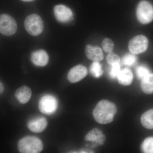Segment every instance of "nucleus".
Segmentation results:
<instances>
[{"label": "nucleus", "mask_w": 153, "mask_h": 153, "mask_svg": "<svg viewBox=\"0 0 153 153\" xmlns=\"http://www.w3.org/2000/svg\"><path fill=\"white\" fill-rule=\"evenodd\" d=\"M117 107L112 102L106 100H101L94 109L93 115L99 123L105 124L113 120L117 112Z\"/></svg>", "instance_id": "obj_1"}, {"label": "nucleus", "mask_w": 153, "mask_h": 153, "mask_svg": "<svg viewBox=\"0 0 153 153\" xmlns=\"http://www.w3.org/2000/svg\"><path fill=\"white\" fill-rule=\"evenodd\" d=\"M44 146L37 137L28 136L21 139L18 142L19 152L22 153H38L43 150Z\"/></svg>", "instance_id": "obj_2"}, {"label": "nucleus", "mask_w": 153, "mask_h": 153, "mask_svg": "<svg viewBox=\"0 0 153 153\" xmlns=\"http://www.w3.org/2000/svg\"><path fill=\"white\" fill-rule=\"evenodd\" d=\"M25 27L30 35L38 36L40 35L44 30V23L40 16L37 14H32L25 19Z\"/></svg>", "instance_id": "obj_3"}, {"label": "nucleus", "mask_w": 153, "mask_h": 153, "mask_svg": "<svg viewBox=\"0 0 153 153\" xmlns=\"http://www.w3.org/2000/svg\"><path fill=\"white\" fill-rule=\"evenodd\" d=\"M136 15L138 20L141 24L150 23L153 20V6L147 1H142L137 7Z\"/></svg>", "instance_id": "obj_4"}, {"label": "nucleus", "mask_w": 153, "mask_h": 153, "mask_svg": "<svg viewBox=\"0 0 153 153\" xmlns=\"http://www.w3.org/2000/svg\"><path fill=\"white\" fill-rule=\"evenodd\" d=\"M58 107L57 98L51 94H47L41 97L38 103L39 110L42 113L51 115L56 111Z\"/></svg>", "instance_id": "obj_5"}, {"label": "nucleus", "mask_w": 153, "mask_h": 153, "mask_svg": "<svg viewBox=\"0 0 153 153\" xmlns=\"http://www.w3.org/2000/svg\"><path fill=\"white\" fill-rule=\"evenodd\" d=\"M17 25L16 20L8 14H2L0 16V32L4 36H13L16 32Z\"/></svg>", "instance_id": "obj_6"}, {"label": "nucleus", "mask_w": 153, "mask_h": 153, "mask_svg": "<svg viewBox=\"0 0 153 153\" xmlns=\"http://www.w3.org/2000/svg\"><path fill=\"white\" fill-rule=\"evenodd\" d=\"M149 41L146 36H137L132 38L128 43V49L131 53L135 55L143 53L147 49Z\"/></svg>", "instance_id": "obj_7"}, {"label": "nucleus", "mask_w": 153, "mask_h": 153, "mask_svg": "<svg viewBox=\"0 0 153 153\" xmlns=\"http://www.w3.org/2000/svg\"><path fill=\"white\" fill-rule=\"evenodd\" d=\"M54 13L57 21L60 23H68L73 19V13L71 9L63 5L55 6Z\"/></svg>", "instance_id": "obj_8"}, {"label": "nucleus", "mask_w": 153, "mask_h": 153, "mask_svg": "<svg viewBox=\"0 0 153 153\" xmlns=\"http://www.w3.org/2000/svg\"><path fill=\"white\" fill-rule=\"evenodd\" d=\"M85 140L93 143L91 147L94 148L103 145L105 141V137L100 130L94 128L88 133L85 137Z\"/></svg>", "instance_id": "obj_9"}, {"label": "nucleus", "mask_w": 153, "mask_h": 153, "mask_svg": "<svg viewBox=\"0 0 153 153\" xmlns=\"http://www.w3.org/2000/svg\"><path fill=\"white\" fill-rule=\"evenodd\" d=\"M87 73L86 67L81 65H77L70 69L67 74V79L71 83H75L83 79Z\"/></svg>", "instance_id": "obj_10"}, {"label": "nucleus", "mask_w": 153, "mask_h": 153, "mask_svg": "<svg viewBox=\"0 0 153 153\" xmlns=\"http://www.w3.org/2000/svg\"><path fill=\"white\" fill-rule=\"evenodd\" d=\"M47 121L45 117H37L28 122L27 127L30 131L39 133L42 132L47 128Z\"/></svg>", "instance_id": "obj_11"}, {"label": "nucleus", "mask_w": 153, "mask_h": 153, "mask_svg": "<svg viewBox=\"0 0 153 153\" xmlns=\"http://www.w3.org/2000/svg\"><path fill=\"white\" fill-rule=\"evenodd\" d=\"M31 59L33 64L36 66H44L48 64L49 57L46 51L40 49L32 53Z\"/></svg>", "instance_id": "obj_12"}, {"label": "nucleus", "mask_w": 153, "mask_h": 153, "mask_svg": "<svg viewBox=\"0 0 153 153\" xmlns=\"http://www.w3.org/2000/svg\"><path fill=\"white\" fill-rule=\"evenodd\" d=\"M85 53L86 57L94 61H101L103 59L102 50L97 46L88 45L85 47Z\"/></svg>", "instance_id": "obj_13"}, {"label": "nucleus", "mask_w": 153, "mask_h": 153, "mask_svg": "<svg viewBox=\"0 0 153 153\" xmlns=\"http://www.w3.org/2000/svg\"><path fill=\"white\" fill-rule=\"evenodd\" d=\"M32 94V91L30 88L26 85H23L17 89L15 95L20 103L25 104L30 100Z\"/></svg>", "instance_id": "obj_14"}, {"label": "nucleus", "mask_w": 153, "mask_h": 153, "mask_svg": "<svg viewBox=\"0 0 153 153\" xmlns=\"http://www.w3.org/2000/svg\"><path fill=\"white\" fill-rule=\"evenodd\" d=\"M117 78L119 82L121 85H128L132 82L133 75L130 69L125 68L121 69Z\"/></svg>", "instance_id": "obj_15"}, {"label": "nucleus", "mask_w": 153, "mask_h": 153, "mask_svg": "<svg viewBox=\"0 0 153 153\" xmlns=\"http://www.w3.org/2000/svg\"><path fill=\"white\" fill-rule=\"evenodd\" d=\"M141 87L145 93H153V74L150 73L141 80Z\"/></svg>", "instance_id": "obj_16"}, {"label": "nucleus", "mask_w": 153, "mask_h": 153, "mask_svg": "<svg viewBox=\"0 0 153 153\" xmlns=\"http://www.w3.org/2000/svg\"><path fill=\"white\" fill-rule=\"evenodd\" d=\"M141 122L146 128L153 129V109L149 110L142 115Z\"/></svg>", "instance_id": "obj_17"}, {"label": "nucleus", "mask_w": 153, "mask_h": 153, "mask_svg": "<svg viewBox=\"0 0 153 153\" xmlns=\"http://www.w3.org/2000/svg\"><path fill=\"white\" fill-rule=\"evenodd\" d=\"M90 71L92 76L96 78L100 77L103 74V70L101 64L98 61H94L91 64Z\"/></svg>", "instance_id": "obj_18"}, {"label": "nucleus", "mask_w": 153, "mask_h": 153, "mask_svg": "<svg viewBox=\"0 0 153 153\" xmlns=\"http://www.w3.org/2000/svg\"><path fill=\"white\" fill-rule=\"evenodd\" d=\"M141 149L144 153H153V137L144 140L141 145Z\"/></svg>", "instance_id": "obj_19"}, {"label": "nucleus", "mask_w": 153, "mask_h": 153, "mask_svg": "<svg viewBox=\"0 0 153 153\" xmlns=\"http://www.w3.org/2000/svg\"><path fill=\"white\" fill-rule=\"evenodd\" d=\"M137 57L135 54L131 53H127L124 56L123 59V63L125 66H131L136 63Z\"/></svg>", "instance_id": "obj_20"}, {"label": "nucleus", "mask_w": 153, "mask_h": 153, "mask_svg": "<svg viewBox=\"0 0 153 153\" xmlns=\"http://www.w3.org/2000/svg\"><path fill=\"white\" fill-rule=\"evenodd\" d=\"M136 73L138 78L141 80H142L149 74H150V71L146 66L144 65H140L136 68Z\"/></svg>", "instance_id": "obj_21"}, {"label": "nucleus", "mask_w": 153, "mask_h": 153, "mask_svg": "<svg viewBox=\"0 0 153 153\" xmlns=\"http://www.w3.org/2000/svg\"><path fill=\"white\" fill-rule=\"evenodd\" d=\"M102 46L105 52L109 53L112 52L114 44L111 39L106 38L102 41Z\"/></svg>", "instance_id": "obj_22"}, {"label": "nucleus", "mask_w": 153, "mask_h": 153, "mask_svg": "<svg viewBox=\"0 0 153 153\" xmlns=\"http://www.w3.org/2000/svg\"><path fill=\"white\" fill-rule=\"evenodd\" d=\"M120 70V63H116L111 65L109 73L110 76L112 79L117 78Z\"/></svg>", "instance_id": "obj_23"}, {"label": "nucleus", "mask_w": 153, "mask_h": 153, "mask_svg": "<svg viewBox=\"0 0 153 153\" xmlns=\"http://www.w3.org/2000/svg\"><path fill=\"white\" fill-rule=\"evenodd\" d=\"M106 60L108 63L111 66L116 63H120V61L119 57L112 52L109 53L107 56Z\"/></svg>", "instance_id": "obj_24"}, {"label": "nucleus", "mask_w": 153, "mask_h": 153, "mask_svg": "<svg viewBox=\"0 0 153 153\" xmlns=\"http://www.w3.org/2000/svg\"><path fill=\"white\" fill-rule=\"evenodd\" d=\"M4 85H3L2 82H1L0 83V93L2 94L3 93V91H4Z\"/></svg>", "instance_id": "obj_25"}, {"label": "nucleus", "mask_w": 153, "mask_h": 153, "mask_svg": "<svg viewBox=\"0 0 153 153\" xmlns=\"http://www.w3.org/2000/svg\"><path fill=\"white\" fill-rule=\"evenodd\" d=\"M21 1H23L25 2H30L34 1V0H21Z\"/></svg>", "instance_id": "obj_26"}]
</instances>
